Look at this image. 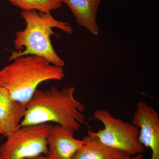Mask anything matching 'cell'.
Wrapping results in <instances>:
<instances>
[{"mask_svg":"<svg viewBox=\"0 0 159 159\" xmlns=\"http://www.w3.org/2000/svg\"><path fill=\"white\" fill-rule=\"evenodd\" d=\"M0 70V87L11 99L27 104L42 83L62 80L63 67L52 64L44 57L28 55L16 57Z\"/></svg>","mask_w":159,"mask_h":159,"instance_id":"7a4b0ae2","label":"cell"},{"mask_svg":"<svg viewBox=\"0 0 159 159\" xmlns=\"http://www.w3.org/2000/svg\"><path fill=\"white\" fill-rule=\"evenodd\" d=\"M75 132L64 125H52L47 138L48 156L52 159H72L84 143L74 138Z\"/></svg>","mask_w":159,"mask_h":159,"instance_id":"52a82bcc","label":"cell"},{"mask_svg":"<svg viewBox=\"0 0 159 159\" xmlns=\"http://www.w3.org/2000/svg\"><path fill=\"white\" fill-rule=\"evenodd\" d=\"M28 159H52L48 156L47 155H40L39 156L35 157L32 158H29Z\"/></svg>","mask_w":159,"mask_h":159,"instance_id":"5bb4252c","label":"cell"},{"mask_svg":"<svg viewBox=\"0 0 159 159\" xmlns=\"http://www.w3.org/2000/svg\"><path fill=\"white\" fill-rule=\"evenodd\" d=\"M21 16L26 27L24 30L16 33L14 44L16 51L11 52L9 61L20 56L35 55L46 58L54 65L63 67L65 62L53 48L51 36L55 34L52 30L53 28L72 34L73 29L70 24L56 20L51 12L22 11Z\"/></svg>","mask_w":159,"mask_h":159,"instance_id":"3957f363","label":"cell"},{"mask_svg":"<svg viewBox=\"0 0 159 159\" xmlns=\"http://www.w3.org/2000/svg\"><path fill=\"white\" fill-rule=\"evenodd\" d=\"M93 115L102 122L104 128L97 132L89 130L88 134L107 147L128 155L139 154L145 151V147L139 141V129L136 126L116 118L106 110H96Z\"/></svg>","mask_w":159,"mask_h":159,"instance_id":"277c9868","label":"cell"},{"mask_svg":"<svg viewBox=\"0 0 159 159\" xmlns=\"http://www.w3.org/2000/svg\"><path fill=\"white\" fill-rule=\"evenodd\" d=\"M0 134L3 135L5 136L7 135V132H6V129L3 127L1 122H0Z\"/></svg>","mask_w":159,"mask_h":159,"instance_id":"4fadbf2b","label":"cell"},{"mask_svg":"<svg viewBox=\"0 0 159 159\" xmlns=\"http://www.w3.org/2000/svg\"><path fill=\"white\" fill-rule=\"evenodd\" d=\"M144 157V155L142 153L139 154L136 156L132 157L126 154H123L121 155L116 157L114 159H142Z\"/></svg>","mask_w":159,"mask_h":159,"instance_id":"7c38bea8","label":"cell"},{"mask_svg":"<svg viewBox=\"0 0 159 159\" xmlns=\"http://www.w3.org/2000/svg\"><path fill=\"white\" fill-rule=\"evenodd\" d=\"M69 7L77 25L85 27L92 34L97 35L99 28L97 23V12L102 0H59Z\"/></svg>","mask_w":159,"mask_h":159,"instance_id":"ba28073f","label":"cell"},{"mask_svg":"<svg viewBox=\"0 0 159 159\" xmlns=\"http://www.w3.org/2000/svg\"><path fill=\"white\" fill-rule=\"evenodd\" d=\"M132 124L139 129L140 143L151 149L150 159H159V116L157 111L145 101H139Z\"/></svg>","mask_w":159,"mask_h":159,"instance_id":"8992f818","label":"cell"},{"mask_svg":"<svg viewBox=\"0 0 159 159\" xmlns=\"http://www.w3.org/2000/svg\"><path fill=\"white\" fill-rule=\"evenodd\" d=\"M49 123L19 126L6 136L0 145V159H28L48 155Z\"/></svg>","mask_w":159,"mask_h":159,"instance_id":"5b68a950","label":"cell"},{"mask_svg":"<svg viewBox=\"0 0 159 159\" xmlns=\"http://www.w3.org/2000/svg\"><path fill=\"white\" fill-rule=\"evenodd\" d=\"M82 140L83 144L72 159H114L125 154L103 145L89 134Z\"/></svg>","mask_w":159,"mask_h":159,"instance_id":"30bf717a","label":"cell"},{"mask_svg":"<svg viewBox=\"0 0 159 159\" xmlns=\"http://www.w3.org/2000/svg\"><path fill=\"white\" fill-rule=\"evenodd\" d=\"M27 104L11 99L0 87V122L7 134L19 126L25 113Z\"/></svg>","mask_w":159,"mask_h":159,"instance_id":"9c48e42d","label":"cell"},{"mask_svg":"<svg viewBox=\"0 0 159 159\" xmlns=\"http://www.w3.org/2000/svg\"><path fill=\"white\" fill-rule=\"evenodd\" d=\"M22 11H35L51 12L60 8L62 3L59 0H6Z\"/></svg>","mask_w":159,"mask_h":159,"instance_id":"8fae6325","label":"cell"},{"mask_svg":"<svg viewBox=\"0 0 159 159\" xmlns=\"http://www.w3.org/2000/svg\"><path fill=\"white\" fill-rule=\"evenodd\" d=\"M75 88L61 90L52 87L47 90H36L27 103L19 126L55 122L79 130L84 123L85 107L74 97Z\"/></svg>","mask_w":159,"mask_h":159,"instance_id":"6da1fadb","label":"cell"}]
</instances>
